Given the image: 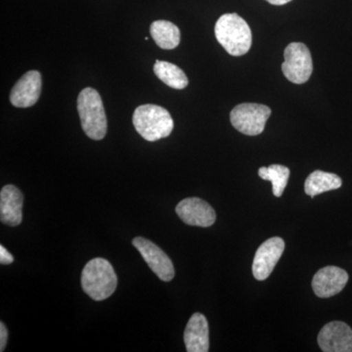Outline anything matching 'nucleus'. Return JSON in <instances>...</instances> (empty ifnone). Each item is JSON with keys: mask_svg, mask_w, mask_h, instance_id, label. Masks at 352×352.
Masks as SVG:
<instances>
[{"mask_svg": "<svg viewBox=\"0 0 352 352\" xmlns=\"http://www.w3.org/2000/svg\"><path fill=\"white\" fill-rule=\"evenodd\" d=\"M214 32L217 41L232 56H242L251 50V29L238 14L222 15L215 24Z\"/></svg>", "mask_w": 352, "mask_h": 352, "instance_id": "obj_1", "label": "nucleus"}, {"mask_svg": "<svg viewBox=\"0 0 352 352\" xmlns=\"http://www.w3.org/2000/svg\"><path fill=\"white\" fill-rule=\"evenodd\" d=\"M118 277L112 264L97 258L85 264L82 273V287L85 293L96 302L106 300L117 289Z\"/></svg>", "mask_w": 352, "mask_h": 352, "instance_id": "obj_2", "label": "nucleus"}, {"mask_svg": "<svg viewBox=\"0 0 352 352\" xmlns=\"http://www.w3.org/2000/svg\"><path fill=\"white\" fill-rule=\"evenodd\" d=\"M78 112L85 133L94 140H102L107 133V117L100 94L87 87L78 97Z\"/></svg>", "mask_w": 352, "mask_h": 352, "instance_id": "obj_3", "label": "nucleus"}, {"mask_svg": "<svg viewBox=\"0 0 352 352\" xmlns=\"http://www.w3.org/2000/svg\"><path fill=\"white\" fill-rule=\"evenodd\" d=\"M132 122L136 131L150 142L168 138L175 127L170 112L153 104H145L136 108Z\"/></svg>", "mask_w": 352, "mask_h": 352, "instance_id": "obj_4", "label": "nucleus"}, {"mask_svg": "<svg viewBox=\"0 0 352 352\" xmlns=\"http://www.w3.org/2000/svg\"><path fill=\"white\" fill-rule=\"evenodd\" d=\"M271 116V109L256 103H243L231 111L232 126L245 135L256 136L263 133L266 122Z\"/></svg>", "mask_w": 352, "mask_h": 352, "instance_id": "obj_5", "label": "nucleus"}, {"mask_svg": "<svg viewBox=\"0 0 352 352\" xmlns=\"http://www.w3.org/2000/svg\"><path fill=\"white\" fill-rule=\"evenodd\" d=\"M284 58L282 71L287 80L296 85H302L309 80L314 65L311 54L305 44L289 43L285 50Z\"/></svg>", "mask_w": 352, "mask_h": 352, "instance_id": "obj_6", "label": "nucleus"}, {"mask_svg": "<svg viewBox=\"0 0 352 352\" xmlns=\"http://www.w3.org/2000/svg\"><path fill=\"white\" fill-rule=\"evenodd\" d=\"M132 245L140 252L148 266L162 281L170 282L173 279L175 266L161 248L143 237L134 238Z\"/></svg>", "mask_w": 352, "mask_h": 352, "instance_id": "obj_7", "label": "nucleus"}, {"mask_svg": "<svg viewBox=\"0 0 352 352\" xmlns=\"http://www.w3.org/2000/svg\"><path fill=\"white\" fill-rule=\"evenodd\" d=\"M285 250L282 238L273 237L261 245L252 263V274L258 281L267 279L274 270Z\"/></svg>", "mask_w": 352, "mask_h": 352, "instance_id": "obj_8", "label": "nucleus"}, {"mask_svg": "<svg viewBox=\"0 0 352 352\" xmlns=\"http://www.w3.org/2000/svg\"><path fill=\"white\" fill-rule=\"evenodd\" d=\"M318 344L324 352H352L351 328L344 322H330L321 329Z\"/></svg>", "mask_w": 352, "mask_h": 352, "instance_id": "obj_9", "label": "nucleus"}, {"mask_svg": "<svg viewBox=\"0 0 352 352\" xmlns=\"http://www.w3.org/2000/svg\"><path fill=\"white\" fill-rule=\"evenodd\" d=\"M175 210L180 219L191 226L210 227L217 219L212 206L200 198L184 199L176 206Z\"/></svg>", "mask_w": 352, "mask_h": 352, "instance_id": "obj_10", "label": "nucleus"}, {"mask_svg": "<svg viewBox=\"0 0 352 352\" xmlns=\"http://www.w3.org/2000/svg\"><path fill=\"white\" fill-rule=\"evenodd\" d=\"M43 88V78L38 71L27 72L14 85L10 102L14 107L29 108L38 101Z\"/></svg>", "mask_w": 352, "mask_h": 352, "instance_id": "obj_11", "label": "nucleus"}, {"mask_svg": "<svg viewBox=\"0 0 352 352\" xmlns=\"http://www.w3.org/2000/svg\"><path fill=\"white\" fill-rule=\"evenodd\" d=\"M347 281L349 274L346 270L337 266H326L314 275L312 289L318 298H328L340 294Z\"/></svg>", "mask_w": 352, "mask_h": 352, "instance_id": "obj_12", "label": "nucleus"}, {"mask_svg": "<svg viewBox=\"0 0 352 352\" xmlns=\"http://www.w3.org/2000/svg\"><path fill=\"white\" fill-rule=\"evenodd\" d=\"M24 196L14 185H6L0 192V219L9 226H20L23 219Z\"/></svg>", "mask_w": 352, "mask_h": 352, "instance_id": "obj_13", "label": "nucleus"}, {"mask_svg": "<svg viewBox=\"0 0 352 352\" xmlns=\"http://www.w3.org/2000/svg\"><path fill=\"white\" fill-rule=\"evenodd\" d=\"M184 342L188 352L210 351L208 323L203 314H193L189 319L184 331Z\"/></svg>", "mask_w": 352, "mask_h": 352, "instance_id": "obj_14", "label": "nucleus"}, {"mask_svg": "<svg viewBox=\"0 0 352 352\" xmlns=\"http://www.w3.org/2000/svg\"><path fill=\"white\" fill-rule=\"evenodd\" d=\"M342 185V178L335 173L315 170L310 173L305 180V191L308 196L314 198L315 196L324 193V192L339 189Z\"/></svg>", "mask_w": 352, "mask_h": 352, "instance_id": "obj_15", "label": "nucleus"}, {"mask_svg": "<svg viewBox=\"0 0 352 352\" xmlns=\"http://www.w3.org/2000/svg\"><path fill=\"white\" fill-rule=\"evenodd\" d=\"M153 39L162 50H171L180 43V31L170 21H155L150 28Z\"/></svg>", "mask_w": 352, "mask_h": 352, "instance_id": "obj_16", "label": "nucleus"}, {"mask_svg": "<svg viewBox=\"0 0 352 352\" xmlns=\"http://www.w3.org/2000/svg\"><path fill=\"white\" fill-rule=\"evenodd\" d=\"M154 73L162 82L175 89H184L189 83L184 72L168 62L157 60L154 65Z\"/></svg>", "mask_w": 352, "mask_h": 352, "instance_id": "obj_17", "label": "nucleus"}, {"mask_svg": "<svg viewBox=\"0 0 352 352\" xmlns=\"http://www.w3.org/2000/svg\"><path fill=\"white\" fill-rule=\"evenodd\" d=\"M259 177L272 183L273 194L275 197L282 196L289 177V170L281 164H271L268 168L263 166L258 170Z\"/></svg>", "mask_w": 352, "mask_h": 352, "instance_id": "obj_18", "label": "nucleus"}, {"mask_svg": "<svg viewBox=\"0 0 352 352\" xmlns=\"http://www.w3.org/2000/svg\"><path fill=\"white\" fill-rule=\"evenodd\" d=\"M7 340H8V331L6 324L3 322L0 323V351H4L6 349Z\"/></svg>", "mask_w": 352, "mask_h": 352, "instance_id": "obj_19", "label": "nucleus"}, {"mask_svg": "<svg viewBox=\"0 0 352 352\" xmlns=\"http://www.w3.org/2000/svg\"><path fill=\"white\" fill-rule=\"evenodd\" d=\"M14 261V258L12 254H10L3 245H0V263L3 264V265H7V264H11Z\"/></svg>", "mask_w": 352, "mask_h": 352, "instance_id": "obj_20", "label": "nucleus"}, {"mask_svg": "<svg viewBox=\"0 0 352 352\" xmlns=\"http://www.w3.org/2000/svg\"><path fill=\"white\" fill-rule=\"evenodd\" d=\"M266 1L270 2L272 6H284V4L289 3L292 0H266Z\"/></svg>", "mask_w": 352, "mask_h": 352, "instance_id": "obj_21", "label": "nucleus"}]
</instances>
